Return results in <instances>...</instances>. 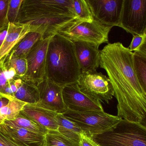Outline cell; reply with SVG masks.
Instances as JSON below:
<instances>
[{"instance_id": "obj_9", "label": "cell", "mask_w": 146, "mask_h": 146, "mask_svg": "<svg viewBox=\"0 0 146 146\" xmlns=\"http://www.w3.org/2000/svg\"><path fill=\"white\" fill-rule=\"evenodd\" d=\"M38 14H56L77 17L72 11L71 0H23L19 17Z\"/></svg>"}, {"instance_id": "obj_5", "label": "cell", "mask_w": 146, "mask_h": 146, "mask_svg": "<svg viewBox=\"0 0 146 146\" xmlns=\"http://www.w3.org/2000/svg\"><path fill=\"white\" fill-rule=\"evenodd\" d=\"M62 114L76 124L87 135L92 137L111 130L122 119L104 111L78 112L67 109Z\"/></svg>"}, {"instance_id": "obj_19", "label": "cell", "mask_w": 146, "mask_h": 146, "mask_svg": "<svg viewBox=\"0 0 146 146\" xmlns=\"http://www.w3.org/2000/svg\"><path fill=\"white\" fill-rule=\"evenodd\" d=\"M27 103L13 97L0 95V124L15 119Z\"/></svg>"}, {"instance_id": "obj_27", "label": "cell", "mask_w": 146, "mask_h": 146, "mask_svg": "<svg viewBox=\"0 0 146 146\" xmlns=\"http://www.w3.org/2000/svg\"><path fill=\"white\" fill-rule=\"evenodd\" d=\"M23 0H9L7 20L12 23H17L19 15Z\"/></svg>"}, {"instance_id": "obj_10", "label": "cell", "mask_w": 146, "mask_h": 146, "mask_svg": "<svg viewBox=\"0 0 146 146\" xmlns=\"http://www.w3.org/2000/svg\"><path fill=\"white\" fill-rule=\"evenodd\" d=\"M124 0H86L93 20L106 26H119Z\"/></svg>"}, {"instance_id": "obj_15", "label": "cell", "mask_w": 146, "mask_h": 146, "mask_svg": "<svg viewBox=\"0 0 146 146\" xmlns=\"http://www.w3.org/2000/svg\"><path fill=\"white\" fill-rule=\"evenodd\" d=\"M0 131L17 146H45V135L23 128L0 124Z\"/></svg>"}, {"instance_id": "obj_18", "label": "cell", "mask_w": 146, "mask_h": 146, "mask_svg": "<svg viewBox=\"0 0 146 146\" xmlns=\"http://www.w3.org/2000/svg\"><path fill=\"white\" fill-rule=\"evenodd\" d=\"M14 80L17 89L13 98L27 104H35L39 102V92L35 84L17 76Z\"/></svg>"}, {"instance_id": "obj_23", "label": "cell", "mask_w": 146, "mask_h": 146, "mask_svg": "<svg viewBox=\"0 0 146 146\" xmlns=\"http://www.w3.org/2000/svg\"><path fill=\"white\" fill-rule=\"evenodd\" d=\"M3 123L7 125L25 129L44 135L47 133L48 131L20 112L15 119L12 120H5Z\"/></svg>"}, {"instance_id": "obj_14", "label": "cell", "mask_w": 146, "mask_h": 146, "mask_svg": "<svg viewBox=\"0 0 146 146\" xmlns=\"http://www.w3.org/2000/svg\"><path fill=\"white\" fill-rule=\"evenodd\" d=\"M75 53L81 73L96 71L100 66L99 47L88 42H74Z\"/></svg>"}, {"instance_id": "obj_29", "label": "cell", "mask_w": 146, "mask_h": 146, "mask_svg": "<svg viewBox=\"0 0 146 146\" xmlns=\"http://www.w3.org/2000/svg\"><path fill=\"white\" fill-rule=\"evenodd\" d=\"M9 0H0V29L9 25L7 20V11Z\"/></svg>"}, {"instance_id": "obj_6", "label": "cell", "mask_w": 146, "mask_h": 146, "mask_svg": "<svg viewBox=\"0 0 146 146\" xmlns=\"http://www.w3.org/2000/svg\"><path fill=\"white\" fill-rule=\"evenodd\" d=\"M77 84L82 93L100 102L109 104L114 96L110 79L96 71L81 73Z\"/></svg>"}, {"instance_id": "obj_17", "label": "cell", "mask_w": 146, "mask_h": 146, "mask_svg": "<svg viewBox=\"0 0 146 146\" xmlns=\"http://www.w3.org/2000/svg\"><path fill=\"white\" fill-rule=\"evenodd\" d=\"M31 31L28 25L9 23L7 35L0 48V63L4 62L17 44Z\"/></svg>"}, {"instance_id": "obj_26", "label": "cell", "mask_w": 146, "mask_h": 146, "mask_svg": "<svg viewBox=\"0 0 146 146\" xmlns=\"http://www.w3.org/2000/svg\"><path fill=\"white\" fill-rule=\"evenodd\" d=\"M3 63L7 68H13L16 75L19 77H23L27 71V62L25 58L9 57Z\"/></svg>"}, {"instance_id": "obj_28", "label": "cell", "mask_w": 146, "mask_h": 146, "mask_svg": "<svg viewBox=\"0 0 146 146\" xmlns=\"http://www.w3.org/2000/svg\"><path fill=\"white\" fill-rule=\"evenodd\" d=\"M146 47V33L141 35L133 36L132 41L128 48L131 52H135Z\"/></svg>"}, {"instance_id": "obj_22", "label": "cell", "mask_w": 146, "mask_h": 146, "mask_svg": "<svg viewBox=\"0 0 146 146\" xmlns=\"http://www.w3.org/2000/svg\"><path fill=\"white\" fill-rule=\"evenodd\" d=\"M133 62L137 80L146 91V47L133 52Z\"/></svg>"}, {"instance_id": "obj_13", "label": "cell", "mask_w": 146, "mask_h": 146, "mask_svg": "<svg viewBox=\"0 0 146 146\" xmlns=\"http://www.w3.org/2000/svg\"><path fill=\"white\" fill-rule=\"evenodd\" d=\"M63 98L67 109L78 112L103 111L101 102L82 93L77 83L65 86Z\"/></svg>"}, {"instance_id": "obj_25", "label": "cell", "mask_w": 146, "mask_h": 146, "mask_svg": "<svg viewBox=\"0 0 146 146\" xmlns=\"http://www.w3.org/2000/svg\"><path fill=\"white\" fill-rule=\"evenodd\" d=\"M73 13L78 19L82 21H93L92 14L86 0H71Z\"/></svg>"}, {"instance_id": "obj_2", "label": "cell", "mask_w": 146, "mask_h": 146, "mask_svg": "<svg viewBox=\"0 0 146 146\" xmlns=\"http://www.w3.org/2000/svg\"><path fill=\"white\" fill-rule=\"evenodd\" d=\"M74 42L56 33L49 39L45 78L60 87L76 83L81 74Z\"/></svg>"}, {"instance_id": "obj_8", "label": "cell", "mask_w": 146, "mask_h": 146, "mask_svg": "<svg viewBox=\"0 0 146 146\" xmlns=\"http://www.w3.org/2000/svg\"><path fill=\"white\" fill-rule=\"evenodd\" d=\"M77 18L56 14H38L19 17L17 23L28 25L31 31H37L43 38H49L66 25Z\"/></svg>"}, {"instance_id": "obj_16", "label": "cell", "mask_w": 146, "mask_h": 146, "mask_svg": "<svg viewBox=\"0 0 146 146\" xmlns=\"http://www.w3.org/2000/svg\"><path fill=\"white\" fill-rule=\"evenodd\" d=\"M20 112L48 130H58V113L55 112L26 104Z\"/></svg>"}, {"instance_id": "obj_31", "label": "cell", "mask_w": 146, "mask_h": 146, "mask_svg": "<svg viewBox=\"0 0 146 146\" xmlns=\"http://www.w3.org/2000/svg\"><path fill=\"white\" fill-rule=\"evenodd\" d=\"M79 144L80 146H101L94 140L92 137L87 135L84 132L81 135Z\"/></svg>"}, {"instance_id": "obj_3", "label": "cell", "mask_w": 146, "mask_h": 146, "mask_svg": "<svg viewBox=\"0 0 146 146\" xmlns=\"http://www.w3.org/2000/svg\"><path fill=\"white\" fill-rule=\"evenodd\" d=\"M92 137L101 146H146V125L121 119L111 130Z\"/></svg>"}, {"instance_id": "obj_21", "label": "cell", "mask_w": 146, "mask_h": 146, "mask_svg": "<svg viewBox=\"0 0 146 146\" xmlns=\"http://www.w3.org/2000/svg\"><path fill=\"white\" fill-rule=\"evenodd\" d=\"M58 131L62 135L79 143L81 135L83 131L79 126L69 120L62 113H58Z\"/></svg>"}, {"instance_id": "obj_4", "label": "cell", "mask_w": 146, "mask_h": 146, "mask_svg": "<svg viewBox=\"0 0 146 146\" xmlns=\"http://www.w3.org/2000/svg\"><path fill=\"white\" fill-rule=\"evenodd\" d=\"M112 28L94 20L89 22L76 19L63 26L57 33L73 42H84L99 47L102 43H109L108 34Z\"/></svg>"}, {"instance_id": "obj_20", "label": "cell", "mask_w": 146, "mask_h": 146, "mask_svg": "<svg viewBox=\"0 0 146 146\" xmlns=\"http://www.w3.org/2000/svg\"><path fill=\"white\" fill-rule=\"evenodd\" d=\"M42 37L43 35L39 31H31L17 44L7 58H25L35 44Z\"/></svg>"}, {"instance_id": "obj_32", "label": "cell", "mask_w": 146, "mask_h": 146, "mask_svg": "<svg viewBox=\"0 0 146 146\" xmlns=\"http://www.w3.org/2000/svg\"><path fill=\"white\" fill-rule=\"evenodd\" d=\"M0 146H17L0 131Z\"/></svg>"}, {"instance_id": "obj_30", "label": "cell", "mask_w": 146, "mask_h": 146, "mask_svg": "<svg viewBox=\"0 0 146 146\" xmlns=\"http://www.w3.org/2000/svg\"><path fill=\"white\" fill-rule=\"evenodd\" d=\"M7 68L3 62L0 63V95H3L4 90L9 85V81L7 76Z\"/></svg>"}, {"instance_id": "obj_7", "label": "cell", "mask_w": 146, "mask_h": 146, "mask_svg": "<svg viewBox=\"0 0 146 146\" xmlns=\"http://www.w3.org/2000/svg\"><path fill=\"white\" fill-rule=\"evenodd\" d=\"M119 27L133 36L146 33V0H124Z\"/></svg>"}, {"instance_id": "obj_33", "label": "cell", "mask_w": 146, "mask_h": 146, "mask_svg": "<svg viewBox=\"0 0 146 146\" xmlns=\"http://www.w3.org/2000/svg\"><path fill=\"white\" fill-rule=\"evenodd\" d=\"M8 25L6 27L0 29V48L2 46L8 32Z\"/></svg>"}, {"instance_id": "obj_11", "label": "cell", "mask_w": 146, "mask_h": 146, "mask_svg": "<svg viewBox=\"0 0 146 146\" xmlns=\"http://www.w3.org/2000/svg\"><path fill=\"white\" fill-rule=\"evenodd\" d=\"M49 38L38 40L26 55L27 71L23 78L37 85L45 78L46 55Z\"/></svg>"}, {"instance_id": "obj_24", "label": "cell", "mask_w": 146, "mask_h": 146, "mask_svg": "<svg viewBox=\"0 0 146 146\" xmlns=\"http://www.w3.org/2000/svg\"><path fill=\"white\" fill-rule=\"evenodd\" d=\"M45 146H80L78 143L62 135L58 131L48 130L45 135Z\"/></svg>"}, {"instance_id": "obj_1", "label": "cell", "mask_w": 146, "mask_h": 146, "mask_svg": "<svg viewBox=\"0 0 146 146\" xmlns=\"http://www.w3.org/2000/svg\"><path fill=\"white\" fill-rule=\"evenodd\" d=\"M100 66L111 81L117 101V116L145 125L146 91L133 67V52L119 42L108 43L100 51Z\"/></svg>"}, {"instance_id": "obj_12", "label": "cell", "mask_w": 146, "mask_h": 146, "mask_svg": "<svg viewBox=\"0 0 146 146\" xmlns=\"http://www.w3.org/2000/svg\"><path fill=\"white\" fill-rule=\"evenodd\" d=\"M39 94V101L32 104L39 107L63 113L67 108L63 98V87L51 82L45 78L36 85Z\"/></svg>"}]
</instances>
